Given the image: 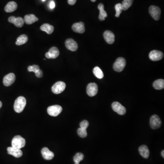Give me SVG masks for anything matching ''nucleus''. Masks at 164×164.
<instances>
[{
  "instance_id": "nucleus-7",
  "label": "nucleus",
  "mask_w": 164,
  "mask_h": 164,
  "mask_svg": "<svg viewBox=\"0 0 164 164\" xmlns=\"http://www.w3.org/2000/svg\"><path fill=\"white\" fill-rule=\"evenodd\" d=\"M161 119H160V117L157 115H153L151 117L150 119V126L152 129H158L161 126Z\"/></svg>"
},
{
  "instance_id": "nucleus-23",
  "label": "nucleus",
  "mask_w": 164,
  "mask_h": 164,
  "mask_svg": "<svg viewBox=\"0 0 164 164\" xmlns=\"http://www.w3.org/2000/svg\"><path fill=\"white\" fill-rule=\"evenodd\" d=\"M40 29L43 31H45L48 34H51L53 33L54 31V27L52 25L47 23H45L41 26Z\"/></svg>"
},
{
  "instance_id": "nucleus-10",
  "label": "nucleus",
  "mask_w": 164,
  "mask_h": 164,
  "mask_svg": "<svg viewBox=\"0 0 164 164\" xmlns=\"http://www.w3.org/2000/svg\"><path fill=\"white\" fill-rule=\"evenodd\" d=\"M16 76L13 73H10L4 77L3 83L5 86H10L15 82Z\"/></svg>"
},
{
  "instance_id": "nucleus-29",
  "label": "nucleus",
  "mask_w": 164,
  "mask_h": 164,
  "mask_svg": "<svg viewBox=\"0 0 164 164\" xmlns=\"http://www.w3.org/2000/svg\"><path fill=\"white\" fill-rule=\"evenodd\" d=\"M115 9L116 10L115 17H119L123 10L121 3H118L116 4V5L115 6Z\"/></svg>"
},
{
  "instance_id": "nucleus-35",
  "label": "nucleus",
  "mask_w": 164,
  "mask_h": 164,
  "mask_svg": "<svg viewBox=\"0 0 164 164\" xmlns=\"http://www.w3.org/2000/svg\"><path fill=\"white\" fill-rule=\"evenodd\" d=\"M77 0H68V4L70 5H73L75 4Z\"/></svg>"
},
{
  "instance_id": "nucleus-34",
  "label": "nucleus",
  "mask_w": 164,
  "mask_h": 164,
  "mask_svg": "<svg viewBox=\"0 0 164 164\" xmlns=\"http://www.w3.org/2000/svg\"><path fill=\"white\" fill-rule=\"evenodd\" d=\"M55 7V2H54V1H52L50 3V4H49V8H50L52 9L54 8Z\"/></svg>"
},
{
  "instance_id": "nucleus-19",
  "label": "nucleus",
  "mask_w": 164,
  "mask_h": 164,
  "mask_svg": "<svg viewBox=\"0 0 164 164\" xmlns=\"http://www.w3.org/2000/svg\"><path fill=\"white\" fill-rule=\"evenodd\" d=\"M24 22L27 24L30 25L38 21V18L33 14H28L26 15L24 18Z\"/></svg>"
},
{
  "instance_id": "nucleus-9",
  "label": "nucleus",
  "mask_w": 164,
  "mask_h": 164,
  "mask_svg": "<svg viewBox=\"0 0 164 164\" xmlns=\"http://www.w3.org/2000/svg\"><path fill=\"white\" fill-rule=\"evenodd\" d=\"M98 88L97 84L95 83H90L87 87V93L90 97H93L97 94Z\"/></svg>"
},
{
  "instance_id": "nucleus-32",
  "label": "nucleus",
  "mask_w": 164,
  "mask_h": 164,
  "mask_svg": "<svg viewBox=\"0 0 164 164\" xmlns=\"http://www.w3.org/2000/svg\"><path fill=\"white\" fill-rule=\"evenodd\" d=\"M89 126V123L87 120H84L82 121L80 124V126L81 128L83 129H87Z\"/></svg>"
},
{
  "instance_id": "nucleus-24",
  "label": "nucleus",
  "mask_w": 164,
  "mask_h": 164,
  "mask_svg": "<svg viewBox=\"0 0 164 164\" xmlns=\"http://www.w3.org/2000/svg\"><path fill=\"white\" fill-rule=\"evenodd\" d=\"M153 87L157 90H161L164 88V80L162 79H159L154 82L153 84Z\"/></svg>"
},
{
  "instance_id": "nucleus-1",
  "label": "nucleus",
  "mask_w": 164,
  "mask_h": 164,
  "mask_svg": "<svg viewBox=\"0 0 164 164\" xmlns=\"http://www.w3.org/2000/svg\"><path fill=\"white\" fill-rule=\"evenodd\" d=\"M26 99L24 97L20 96L17 98L14 105V109L15 112L21 113L23 111L26 105Z\"/></svg>"
},
{
  "instance_id": "nucleus-28",
  "label": "nucleus",
  "mask_w": 164,
  "mask_h": 164,
  "mask_svg": "<svg viewBox=\"0 0 164 164\" xmlns=\"http://www.w3.org/2000/svg\"><path fill=\"white\" fill-rule=\"evenodd\" d=\"M84 154L81 153H77L73 157V161L75 163H80L84 159Z\"/></svg>"
},
{
  "instance_id": "nucleus-14",
  "label": "nucleus",
  "mask_w": 164,
  "mask_h": 164,
  "mask_svg": "<svg viewBox=\"0 0 164 164\" xmlns=\"http://www.w3.org/2000/svg\"><path fill=\"white\" fill-rule=\"evenodd\" d=\"M59 55V49L55 47H53L49 49L48 52H47L45 54V56L47 59H56Z\"/></svg>"
},
{
  "instance_id": "nucleus-20",
  "label": "nucleus",
  "mask_w": 164,
  "mask_h": 164,
  "mask_svg": "<svg viewBox=\"0 0 164 164\" xmlns=\"http://www.w3.org/2000/svg\"><path fill=\"white\" fill-rule=\"evenodd\" d=\"M139 153L143 158H148L149 156V151L147 145H142L139 149Z\"/></svg>"
},
{
  "instance_id": "nucleus-40",
  "label": "nucleus",
  "mask_w": 164,
  "mask_h": 164,
  "mask_svg": "<svg viewBox=\"0 0 164 164\" xmlns=\"http://www.w3.org/2000/svg\"><path fill=\"white\" fill-rule=\"evenodd\" d=\"M46 0H42V1H45Z\"/></svg>"
},
{
  "instance_id": "nucleus-31",
  "label": "nucleus",
  "mask_w": 164,
  "mask_h": 164,
  "mask_svg": "<svg viewBox=\"0 0 164 164\" xmlns=\"http://www.w3.org/2000/svg\"><path fill=\"white\" fill-rule=\"evenodd\" d=\"M27 69H28V71L30 72H33L34 73H36L40 69V68L38 65H33V66H29Z\"/></svg>"
},
{
  "instance_id": "nucleus-18",
  "label": "nucleus",
  "mask_w": 164,
  "mask_h": 164,
  "mask_svg": "<svg viewBox=\"0 0 164 164\" xmlns=\"http://www.w3.org/2000/svg\"><path fill=\"white\" fill-rule=\"evenodd\" d=\"M104 38L107 43L112 44L114 42L115 36L112 31H106L104 33Z\"/></svg>"
},
{
  "instance_id": "nucleus-3",
  "label": "nucleus",
  "mask_w": 164,
  "mask_h": 164,
  "mask_svg": "<svg viewBox=\"0 0 164 164\" xmlns=\"http://www.w3.org/2000/svg\"><path fill=\"white\" fill-rule=\"evenodd\" d=\"M126 60L124 58H119L115 61L113 65V68L117 72H121L126 67Z\"/></svg>"
},
{
  "instance_id": "nucleus-39",
  "label": "nucleus",
  "mask_w": 164,
  "mask_h": 164,
  "mask_svg": "<svg viewBox=\"0 0 164 164\" xmlns=\"http://www.w3.org/2000/svg\"><path fill=\"white\" fill-rule=\"evenodd\" d=\"M75 164H80V163H75Z\"/></svg>"
},
{
  "instance_id": "nucleus-8",
  "label": "nucleus",
  "mask_w": 164,
  "mask_h": 164,
  "mask_svg": "<svg viewBox=\"0 0 164 164\" xmlns=\"http://www.w3.org/2000/svg\"><path fill=\"white\" fill-rule=\"evenodd\" d=\"M113 110L120 115H124L126 114V109L124 106L118 102H114L112 104Z\"/></svg>"
},
{
  "instance_id": "nucleus-38",
  "label": "nucleus",
  "mask_w": 164,
  "mask_h": 164,
  "mask_svg": "<svg viewBox=\"0 0 164 164\" xmlns=\"http://www.w3.org/2000/svg\"><path fill=\"white\" fill-rule=\"evenodd\" d=\"M91 1L92 2H95V1H96V0H91Z\"/></svg>"
},
{
  "instance_id": "nucleus-27",
  "label": "nucleus",
  "mask_w": 164,
  "mask_h": 164,
  "mask_svg": "<svg viewBox=\"0 0 164 164\" xmlns=\"http://www.w3.org/2000/svg\"><path fill=\"white\" fill-rule=\"evenodd\" d=\"M133 0H124L121 4L122 10H126L128 9L133 4Z\"/></svg>"
},
{
  "instance_id": "nucleus-16",
  "label": "nucleus",
  "mask_w": 164,
  "mask_h": 164,
  "mask_svg": "<svg viewBox=\"0 0 164 164\" xmlns=\"http://www.w3.org/2000/svg\"><path fill=\"white\" fill-rule=\"evenodd\" d=\"M72 29L73 31L76 33H84L85 29L84 24V22H80L74 23L72 26Z\"/></svg>"
},
{
  "instance_id": "nucleus-26",
  "label": "nucleus",
  "mask_w": 164,
  "mask_h": 164,
  "mask_svg": "<svg viewBox=\"0 0 164 164\" xmlns=\"http://www.w3.org/2000/svg\"><path fill=\"white\" fill-rule=\"evenodd\" d=\"M93 73L94 75L99 79H101L104 77V73L99 67H96L94 68Z\"/></svg>"
},
{
  "instance_id": "nucleus-6",
  "label": "nucleus",
  "mask_w": 164,
  "mask_h": 164,
  "mask_svg": "<svg viewBox=\"0 0 164 164\" xmlns=\"http://www.w3.org/2000/svg\"><path fill=\"white\" fill-rule=\"evenodd\" d=\"M149 11L150 15L153 18V19L156 21L160 19L161 10L159 7L155 6H151L149 9Z\"/></svg>"
},
{
  "instance_id": "nucleus-5",
  "label": "nucleus",
  "mask_w": 164,
  "mask_h": 164,
  "mask_svg": "<svg viewBox=\"0 0 164 164\" xmlns=\"http://www.w3.org/2000/svg\"><path fill=\"white\" fill-rule=\"evenodd\" d=\"M62 107L59 105L51 106L47 108V111L49 115L53 117H56L62 112Z\"/></svg>"
},
{
  "instance_id": "nucleus-12",
  "label": "nucleus",
  "mask_w": 164,
  "mask_h": 164,
  "mask_svg": "<svg viewBox=\"0 0 164 164\" xmlns=\"http://www.w3.org/2000/svg\"><path fill=\"white\" fill-rule=\"evenodd\" d=\"M8 22L10 23H13L15 26L18 27H22L24 25V20L21 17H16L11 16L8 18Z\"/></svg>"
},
{
  "instance_id": "nucleus-36",
  "label": "nucleus",
  "mask_w": 164,
  "mask_h": 164,
  "mask_svg": "<svg viewBox=\"0 0 164 164\" xmlns=\"http://www.w3.org/2000/svg\"><path fill=\"white\" fill-rule=\"evenodd\" d=\"M164 150H163V151H162L161 152V156H162V157H163V158H164Z\"/></svg>"
},
{
  "instance_id": "nucleus-4",
  "label": "nucleus",
  "mask_w": 164,
  "mask_h": 164,
  "mask_svg": "<svg viewBox=\"0 0 164 164\" xmlns=\"http://www.w3.org/2000/svg\"><path fill=\"white\" fill-rule=\"evenodd\" d=\"M66 88V84L62 81L57 82L52 87V90L53 93L58 94L61 93Z\"/></svg>"
},
{
  "instance_id": "nucleus-17",
  "label": "nucleus",
  "mask_w": 164,
  "mask_h": 164,
  "mask_svg": "<svg viewBox=\"0 0 164 164\" xmlns=\"http://www.w3.org/2000/svg\"><path fill=\"white\" fill-rule=\"evenodd\" d=\"M42 156L45 160H51L53 159L54 155L52 152L51 151L47 148L44 147L42 149L41 151Z\"/></svg>"
},
{
  "instance_id": "nucleus-21",
  "label": "nucleus",
  "mask_w": 164,
  "mask_h": 164,
  "mask_svg": "<svg viewBox=\"0 0 164 164\" xmlns=\"http://www.w3.org/2000/svg\"><path fill=\"white\" fill-rule=\"evenodd\" d=\"M17 8V5L14 1H10L6 6L5 10L6 13H12Z\"/></svg>"
},
{
  "instance_id": "nucleus-22",
  "label": "nucleus",
  "mask_w": 164,
  "mask_h": 164,
  "mask_svg": "<svg viewBox=\"0 0 164 164\" xmlns=\"http://www.w3.org/2000/svg\"><path fill=\"white\" fill-rule=\"evenodd\" d=\"M99 10V19L100 21H104L105 18L107 17L108 15L105 10V6L102 3H100L98 6Z\"/></svg>"
},
{
  "instance_id": "nucleus-33",
  "label": "nucleus",
  "mask_w": 164,
  "mask_h": 164,
  "mask_svg": "<svg viewBox=\"0 0 164 164\" xmlns=\"http://www.w3.org/2000/svg\"><path fill=\"white\" fill-rule=\"evenodd\" d=\"M35 75L37 77H38V78H41V77H42L43 76V71L40 70V69H39L37 73H36Z\"/></svg>"
},
{
  "instance_id": "nucleus-30",
  "label": "nucleus",
  "mask_w": 164,
  "mask_h": 164,
  "mask_svg": "<svg viewBox=\"0 0 164 164\" xmlns=\"http://www.w3.org/2000/svg\"><path fill=\"white\" fill-rule=\"evenodd\" d=\"M77 132L78 135L80 137H81V138H85L87 136V132L86 129L80 128L77 130Z\"/></svg>"
},
{
  "instance_id": "nucleus-2",
  "label": "nucleus",
  "mask_w": 164,
  "mask_h": 164,
  "mask_svg": "<svg viewBox=\"0 0 164 164\" xmlns=\"http://www.w3.org/2000/svg\"><path fill=\"white\" fill-rule=\"evenodd\" d=\"M25 144V140L20 135L15 136L12 141V147L19 149L24 147Z\"/></svg>"
},
{
  "instance_id": "nucleus-37",
  "label": "nucleus",
  "mask_w": 164,
  "mask_h": 164,
  "mask_svg": "<svg viewBox=\"0 0 164 164\" xmlns=\"http://www.w3.org/2000/svg\"><path fill=\"white\" fill-rule=\"evenodd\" d=\"M2 103H1V101H0V109L1 108V107H2Z\"/></svg>"
},
{
  "instance_id": "nucleus-15",
  "label": "nucleus",
  "mask_w": 164,
  "mask_h": 164,
  "mask_svg": "<svg viewBox=\"0 0 164 164\" xmlns=\"http://www.w3.org/2000/svg\"><path fill=\"white\" fill-rule=\"evenodd\" d=\"M8 154L12 155L16 158H19L22 156V151L19 149L13 147H10L7 149Z\"/></svg>"
},
{
  "instance_id": "nucleus-13",
  "label": "nucleus",
  "mask_w": 164,
  "mask_h": 164,
  "mask_svg": "<svg viewBox=\"0 0 164 164\" xmlns=\"http://www.w3.org/2000/svg\"><path fill=\"white\" fill-rule=\"evenodd\" d=\"M65 46L67 49L72 52L76 51L78 48L77 43L73 39H68L66 40Z\"/></svg>"
},
{
  "instance_id": "nucleus-25",
  "label": "nucleus",
  "mask_w": 164,
  "mask_h": 164,
  "mask_svg": "<svg viewBox=\"0 0 164 164\" xmlns=\"http://www.w3.org/2000/svg\"><path fill=\"white\" fill-rule=\"evenodd\" d=\"M28 41V37L26 35H21L17 38L16 44L17 45H21L26 43Z\"/></svg>"
},
{
  "instance_id": "nucleus-11",
  "label": "nucleus",
  "mask_w": 164,
  "mask_h": 164,
  "mask_svg": "<svg viewBox=\"0 0 164 164\" xmlns=\"http://www.w3.org/2000/svg\"><path fill=\"white\" fill-rule=\"evenodd\" d=\"M149 58L153 61H157L162 59L164 54L163 52L160 51L153 50L149 53Z\"/></svg>"
}]
</instances>
